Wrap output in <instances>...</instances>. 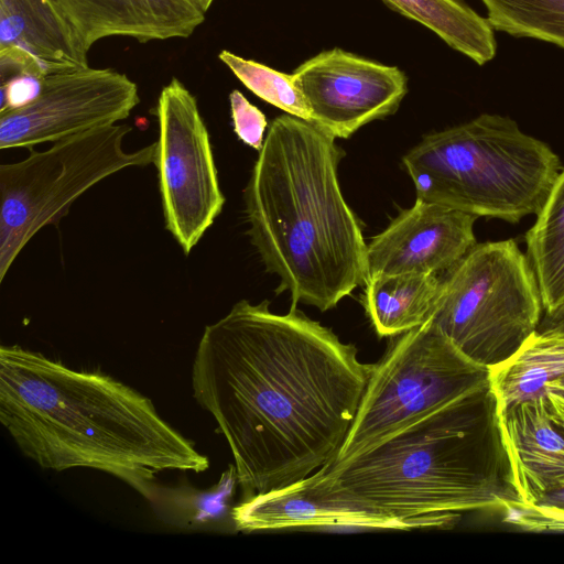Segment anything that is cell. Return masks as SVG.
I'll list each match as a JSON object with an SVG mask.
<instances>
[{
  "label": "cell",
  "instance_id": "cell-17",
  "mask_svg": "<svg viewBox=\"0 0 564 564\" xmlns=\"http://www.w3.org/2000/svg\"><path fill=\"white\" fill-rule=\"evenodd\" d=\"M239 485L235 464L223 471L216 484L206 489L191 485L160 486L152 490L149 502L164 524L184 531L234 534L235 496Z\"/></svg>",
  "mask_w": 564,
  "mask_h": 564
},
{
  "label": "cell",
  "instance_id": "cell-19",
  "mask_svg": "<svg viewBox=\"0 0 564 564\" xmlns=\"http://www.w3.org/2000/svg\"><path fill=\"white\" fill-rule=\"evenodd\" d=\"M564 376V336L534 333L503 362L489 369L499 414L544 394L546 383Z\"/></svg>",
  "mask_w": 564,
  "mask_h": 564
},
{
  "label": "cell",
  "instance_id": "cell-5",
  "mask_svg": "<svg viewBox=\"0 0 564 564\" xmlns=\"http://www.w3.org/2000/svg\"><path fill=\"white\" fill-rule=\"evenodd\" d=\"M402 161L416 198L511 224L541 212L563 169L546 143L490 113L424 135Z\"/></svg>",
  "mask_w": 564,
  "mask_h": 564
},
{
  "label": "cell",
  "instance_id": "cell-22",
  "mask_svg": "<svg viewBox=\"0 0 564 564\" xmlns=\"http://www.w3.org/2000/svg\"><path fill=\"white\" fill-rule=\"evenodd\" d=\"M494 30L564 50V0H481Z\"/></svg>",
  "mask_w": 564,
  "mask_h": 564
},
{
  "label": "cell",
  "instance_id": "cell-24",
  "mask_svg": "<svg viewBox=\"0 0 564 564\" xmlns=\"http://www.w3.org/2000/svg\"><path fill=\"white\" fill-rule=\"evenodd\" d=\"M229 102L235 133L245 144L260 151L268 127L264 113L237 89L230 93Z\"/></svg>",
  "mask_w": 564,
  "mask_h": 564
},
{
  "label": "cell",
  "instance_id": "cell-10",
  "mask_svg": "<svg viewBox=\"0 0 564 564\" xmlns=\"http://www.w3.org/2000/svg\"><path fill=\"white\" fill-rule=\"evenodd\" d=\"M139 102L137 84L111 68L87 66L48 75L32 102L0 112V149H32L117 124Z\"/></svg>",
  "mask_w": 564,
  "mask_h": 564
},
{
  "label": "cell",
  "instance_id": "cell-21",
  "mask_svg": "<svg viewBox=\"0 0 564 564\" xmlns=\"http://www.w3.org/2000/svg\"><path fill=\"white\" fill-rule=\"evenodd\" d=\"M525 245L543 315L552 314L564 304V167L534 225L527 231Z\"/></svg>",
  "mask_w": 564,
  "mask_h": 564
},
{
  "label": "cell",
  "instance_id": "cell-15",
  "mask_svg": "<svg viewBox=\"0 0 564 564\" xmlns=\"http://www.w3.org/2000/svg\"><path fill=\"white\" fill-rule=\"evenodd\" d=\"M89 51L99 40L186 39L205 20L192 0H48Z\"/></svg>",
  "mask_w": 564,
  "mask_h": 564
},
{
  "label": "cell",
  "instance_id": "cell-28",
  "mask_svg": "<svg viewBox=\"0 0 564 564\" xmlns=\"http://www.w3.org/2000/svg\"><path fill=\"white\" fill-rule=\"evenodd\" d=\"M536 333L564 336V304L549 315H542Z\"/></svg>",
  "mask_w": 564,
  "mask_h": 564
},
{
  "label": "cell",
  "instance_id": "cell-29",
  "mask_svg": "<svg viewBox=\"0 0 564 564\" xmlns=\"http://www.w3.org/2000/svg\"><path fill=\"white\" fill-rule=\"evenodd\" d=\"M535 505L564 512V488L550 492Z\"/></svg>",
  "mask_w": 564,
  "mask_h": 564
},
{
  "label": "cell",
  "instance_id": "cell-16",
  "mask_svg": "<svg viewBox=\"0 0 564 564\" xmlns=\"http://www.w3.org/2000/svg\"><path fill=\"white\" fill-rule=\"evenodd\" d=\"M514 484L524 505L564 488V434L549 416L545 395L499 414Z\"/></svg>",
  "mask_w": 564,
  "mask_h": 564
},
{
  "label": "cell",
  "instance_id": "cell-3",
  "mask_svg": "<svg viewBox=\"0 0 564 564\" xmlns=\"http://www.w3.org/2000/svg\"><path fill=\"white\" fill-rule=\"evenodd\" d=\"M340 158L335 138L279 116L243 191L251 243L291 307L328 311L367 280V243L340 189Z\"/></svg>",
  "mask_w": 564,
  "mask_h": 564
},
{
  "label": "cell",
  "instance_id": "cell-23",
  "mask_svg": "<svg viewBox=\"0 0 564 564\" xmlns=\"http://www.w3.org/2000/svg\"><path fill=\"white\" fill-rule=\"evenodd\" d=\"M218 58L254 95L286 113L312 123L310 111L292 74L281 73L227 50H223Z\"/></svg>",
  "mask_w": 564,
  "mask_h": 564
},
{
  "label": "cell",
  "instance_id": "cell-2",
  "mask_svg": "<svg viewBox=\"0 0 564 564\" xmlns=\"http://www.w3.org/2000/svg\"><path fill=\"white\" fill-rule=\"evenodd\" d=\"M0 422L41 468L100 470L148 501L156 474L209 467L148 397L99 370L73 369L18 345L0 348Z\"/></svg>",
  "mask_w": 564,
  "mask_h": 564
},
{
  "label": "cell",
  "instance_id": "cell-6",
  "mask_svg": "<svg viewBox=\"0 0 564 564\" xmlns=\"http://www.w3.org/2000/svg\"><path fill=\"white\" fill-rule=\"evenodd\" d=\"M542 315L529 259L507 239L477 243L441 274L431 319L464 356L490 369L536 333Z\"/></svg>",
  "mask_w": 564,
  "mask_h": 564
},
{
  "label": "cell",
  "instance_id": "cell-8",
  "mask_svg": "<svg viewBox=\"0 0 564 564\" xmlns=\"http://www.w3.org/2000/svg\"><path fill=\"white\" fill-rule=\"evenodd\" d=\"M391 338L372 364L354 422L328 466L489 384V369L464 356L431 318Z\"/></svg>",
  "mask_w": 564,
  "mask_h": 564
},
{
  "label": "cell",
  "instance_id": "cell-12",
  "mask_svg": "<svg viewBox=\"0 0 564 564\" xmlns=\"http://www.w3.org/2000/svg\"><path fill=\"white\" fill-rule=\"evenodd\" d=\"M476 215L419 198L367 243V279L376 275H441L477 245ZM367 281V280H366Z\"/></svg>",
  "mask_w": 564,
  "mask_h": 564
},
{
  "label": "cell",
  "instance_id": "cell-18",
  "mask_svg": "<svg viewBox=\"0 0 564 564\" xmlns=\"http://www.w3.org/2000/svg\"><path fill=\"white\" fill-rule=\"evenodd\" d=\"M441 275L402 273L367 279L362 304L379 337H394L431 318Z\"/></svg>",
  "mask_w": 564,
  "mask_h": 564
},
{
  "label": "cell",
  "instance_id": "cell-4",
  "mask_svg": "<svg viewBox=\"0 0 564 564\" xmlns=\"http://www.w3.org/2000/svg\"><path fill=\"white\" fill-rule=\"evenodd\" d=\"M318 473L328 494L411 530L446 529L463 512L522 503L489 384Z\"/></svg>",
  "mask_w": 564,
  "mask_h": 564
},
{
  "label": "cell",
  "instance_id": "cell-27",
  "mask_svg": "<svg viewBox=\"0 0 564 564\" xmlns=\"http://www.w3.org/2000/svg\"><path fill=\"white\" fill-rule=\"evenodd\" d=\"M544 395L550 419L564 434V376L547 382Z\"/></svg>",
  "mask_w": 564,
  "mask_h": 564
},
{
  "label": "cell",
  "instance_id": "cell-25",
  "mask_svg": "<svg viewBox=\"0 0 564 564\" xmlns=\"http://www.w3.org/2000/svg\"><path fill=\"white\" fill-rule=\"evenodd\" d=\"M505 521L522 530L534 532H564V512L538 505L519 503L507 508Z\"/></svg>",
  "mask_w": 564,
  "mask_h": 564
},
{
  "label": "cell",
  "instance_id": "cell-11",
  "mask_svg": "<svg viewBox=\"0 0 564 564\" xmlns=\"http://www.w3.org/2000/svg\"><path fill=\"white\" fill-rule=\"evenodd\" d=\"M312 123L337 139L394 113L408 93V77L339 47L304 61L292 73Z\"/></svg>",
  "mask_w": 564,
  "mask_h": 564
},
{
  "label": "cell",
  "instance_id": "cell-20",
  "mask_svg": "<svg viewBox=\"0 0 564 564\" xmlns=\"http://www.w3.org/2000/svg\"><path fill=\"white\" fill-rule=\"evenodd\" d=\"M391 10L433 31L478 65L497 52L494 28L462 0H382Z\"/></svg>",
  "mask_w": 564,
  "mask_h": 564
},
{
  "label": "cell",
  "instance_id": "cell-14",
  "mask_svg": "<svg viewBox=\"0 0 564 564\" xmlns=\"http://www.w3.org/2000/svg\"><path fill=\"white\" fill-rule=\"evenodd\" d=\"M318 469L290 485L254 495L235 507L239 532L250 533L282 529H375L411 530L399 520L388 518L325 491Z\"/></svg>",
  "mask_w": 564,
  "mask_h": 564
},
{
  "label": "cell",
  "instance_id": "cell-26",
  "mask_svg": "<svg viewBox=\"0 0 564 564\" xmlns=\"http://www.w3.org/2000/svg\"><path fill=\"white\" fill-rule=\"evenodd\" d=\"M42 80L32 75H17L2 82L0 112L32 102L41 93Z\"/></svg>",
  "mask_w": 564,
  "mask_h": 564
},
{
  "label": "cell",
  "instance_id": "cell-13",
  "mask_svg": "<svg viewBox=\"0 0 564 564\" xmlns=\"http://www.w3.org/2000/svg\"><path fill=\"white\" fill-rule=\"evenodd\" d=\"M88 52L48 0H0L2 82L87 67Z\"/></svg>",
  "mask_w": 564,
  "mask_h": 564
},
{
  "label": "cell",
  "instance_id": "cell-1",
  "mask_svg": "<svg viewBox=\"0 0 564 564\" xmlns=\"http://www.w3.org/2000/svg\"><path fill=\"white\" fill-rule=\"evenodd\" d=\"M237 302L205 327L192 367L197 403L225 436L246 500L332 463L372 364L297 307Z\"/></svg>",
  "mask_w": 564,
  "mask_h": 564
},
{
  "label": "cell",
  "instance_id": "cell-30",
  "mask_svg": "<svg viewBox=\"0 0 564 564\" xmlns=\"http://www.w3.org/2000/svg\"><path fill=\"white\" fill-rule=\"evenodd\" d=\"M205 13L210 8L215 0H192Z\"/></svg>",
  "mask_w": 564,
  "mask_h": 564
},
{
  "label": "cell",
  "instance_id": "cell-7",
  "mask_svg": "<svg viewBox=\"0 0 564 564\" xmlns=\"http://www.w3.org/2000/svg\"><path fill=\"white\" fill-rule=\"evenodd\" d=\"M131 130L118 123L93 129L0 165V282L26 243L85 192L121 170L154 164L155 142L123 149Z\"/></svg>",
  "mask_w": 564,
  "mask_h": 564
},
{
  "label": "cell",
  "instance_id": "cell-9",
  "mask_svg": "<svg viewBox=\"0 0 564 564\" xmlns=\"http://www.w3.org/2000/svg\"><path fill=\"white\" fill-rule=\"evenodd\" d=\"M154 165L165 228L185 254L221 213L220 189L207 127L195 96L177 78L160 93Z\"/></svg>",
  "mask_w": 564,
  "mask_h": 564
}]
</instances>
